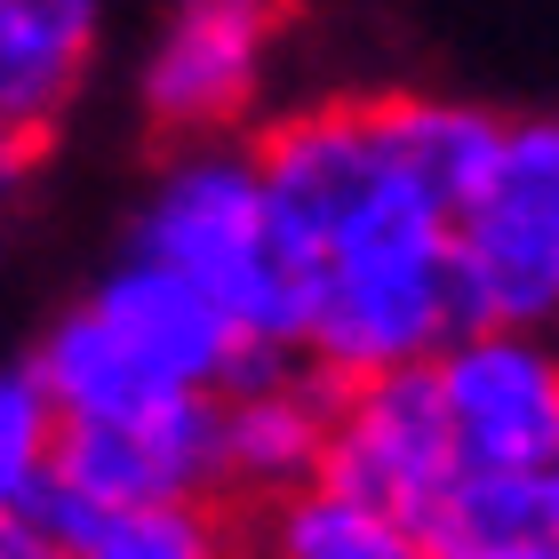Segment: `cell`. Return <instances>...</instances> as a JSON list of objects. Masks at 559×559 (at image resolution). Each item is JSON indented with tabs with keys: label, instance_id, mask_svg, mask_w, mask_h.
Listing matches in <instances>:
<instances>
[{
	"label": "cell",
	"instance_id": "3957f363",
	"mask_svg": "<svg viewBox=\"0 0 559 559\" xmlns=\"http://www.w3.org/2000/svg\"><path fill=\"white\" fill-rule=\"evenodd\" d=\"M455 272H464L472 328L559 320V112L503 120L488 176L455 209Z\"/></svg>",
	"mask_w": 559,
	"mask_h": 559
},
{
	"label": "cell",
	"instance_id": "9c48e42d",
	"mask_svg": "<svg viewBox=\"0 0 559 559\" xmlns=\"http://www.w3.org/2000/svg\"><path fill=\"white\" fill-rule=\"evenodd\" d=\"M336 400L344 384L312 360L224 392V496L272 503L288 488H312L328 472V440H336Z\"/></svg>",
	"mask_w": 559,
	"mask_h": 559
},
{
	"label": "cell",
	"instance_id": "5b68a950",
	"mask_svg": "<svg viewBox=\"0 0 559 559\" xmlns=\"http://www.w3.org/2000/svg\"><path fill=\"white\" fill-rule=\"evenodd\" d=\"M288 24V0H176L144 57V120L168 144L240 136L264 96V57Z\"/></svg>",
	"mask_w": 559,
	"mask_h": 559
},
{
	"label": "cell",
	"instance_id": "277c9868",
	"mask_svg": "<svg viewBox=\"0 0 559 559\" xmlns=\"http://www.w3.org/2000/svg\"><path fill=\"white\" fill-rule=\"evenodd\" d=\"M464 472L472 464H464V440H455V416H448V392H440V368L431 360L384 368L368 384H344L320 479H336V488L384 503V512L416 520V527H440Z\"/></svg>",
	"mask_w": 559,
	"mask_h": 559
},
{
	"label": "cell",
	"instance_id": "7a4b0ae2",
	"mask_svg": "<svg viewBox=\"0 0 559 559\" xmlns=\"http://www.w3.org/2000/svg\"><path fill=\"white\" fill-rule=\"evenodd\" d=\"M272 192V224L288 240L296 272H312L344 248H360L376 233H400L416 216H455L440 192L416 185V168L400 160L384 88L376 96H320V105L280 112L272 129L248 136Z\"/></svg>",
	"mask_w": 559,
	"mask_h": 559
},
{
	"label": "cell",
	"instance_id": "2e32d148",
	"mask_svg": "<svg viewBox=\"0 0 559 559\" xmlns=\"http://www.w3.org/2000/svg\"><path fill=\"white\" fill-rule=\"evenodd\" d=\"M431 559H559L551 544H431Z\"/></svg>",
	"mask_w": 559,
	"mask_h": 559
},
{
	"label": "cell",
	"instance_id": "5bb4252c",
	"mask_svg": "<svg viewBox=\"0 0 559 559\" xmlns=\"http://www.w3.org/2000/svg\"><path fill=\"white\" fill-rule=\"evenodd\" d=\"M81 559H257L248 551V503L233 496H168L105 512Z\"/></svg>",
	"mask_w": 559,
	"mask_h": 559
},
{
	"label": "cell",
	"instance_id": "6da1fadb",
	"mask_svg": "<svg viewBox=\"0 0 559 559\" xmlns=\"http://www.w3.org/2000/svg\"><path fill=\"white\" fill-rule=\"evenodd\" d=\"M136 257H160L185 280H200L224 312H233L257 344L296 352L304 336V272L272 224V192L257 168V144L240 136H192L176 144L160 176H152L136 233Z\"/></svg>",
	"mask_w": 559,
	"mask_h": 559
},
{
	"label": "cell",
	"instance_id": "8fae6325",
	"mask_svg": "<svg viewBox=\"0 0 559 559\" xmlns=\"http://www.w3.org/2000/svg\"><path fill=\"white\" fill-rule=\"evenodd\" d=\"M33 368L48 376V392H57L64 424H120V416H152V408H168L176 392H192V384H176V376L152 368L144 352L120 336L105 312H96V304H72L64 320H48V328H40Z\"/></svg>",
	"mask_w": 559,
	"mask_h": 559
},
{
	"label": "cell",
	"instance_id": "ba28073f",
	"mask_svg": "<svg viewBox=\"0 0 559 559\" xmlns=\"http://www.w3.org/2000/svg\"><path fill=\"white\" fill-rule=\"evenodd\" d=\"M88 304H96V312H105L160 376H176V384H192V392H233L240 376L264 360V352H280V344H257V336H248V328L224 312L200 280H185V272L160 264V257H136V248H129V264H112V272L88 288Z\"/></svg>",
	"mask_w": 559,
	"mask_h": 559
},
{
	"label": "cell",
	"instance_id": "30bf717a",
	"mask_svg": "<svg viewBox=\"0 0 559 559\" xmlns=\"http://www.w3.org/2000/svg\"><path fill=\"white\" fill-rule=\"evenodd\" d=\"M96 57V0H0V129H9V160L64 129L72 96L88 81Z\"/></svg>",
	"mask_w": 559,
	"mask_h": 559
},
{
	"label": "cell",
	"instance_id": "8992f818",
	"mask_svg": "<svg viewBox=\"0 0 559 559\" xmlns=\"http://www.w3.org/2000/svg\"><path fill=\"white\" fill-rule=\"evenodd\" d=\"M431 368H440L464 464H479V472L559 464V336L551 328L479 320Z\"/></svg>",
	"mask_w": 559,
	"mask_h": 559
},
{
	"label": "cell",
	"instance_id": "9a60e30c",
	"mask_svg": "<svg viewBox=\"0 0 559 559\" xmlns=\"http://www.w3.org/2000/svg\"><path fill=\"white\" fill-rule=\"evenodd\" d=\"M57 448H64V408L48 392V376L33 360H16L0 376V496L24 488L33 472H48Z\"/></svg>",
	"mask_w": 559,
	"mask_h": 559
},
{
	"label": "cell",
	"instance_id": "4fadbf2b",
	"mask_svg": "<svg viewBox=\"0 0 559 559\" xmlns=\"http://www.w3.org/2000/svg\"><path fill=\"white\" fill-rule=\"evenodd\" d=\"M384 120L400 160L416 168L424 192H440L448 209H464L472 185L488 176L496 144H503V112L464 105V96H424V88H384Z\"/></svg>",
	"mask_w": 559,
	"mask_h": 559
},
{
	"label": "cell",
	"instance_id": "e0dca14e",
	"mask_svg": "<svg viewBox=\"0 0 559 559\" xmlns=\"http://www.w3.org/2000/svg\"><path fill=\"white\" fill-rule=\"evenodd\" d=\"M551 336H559V320H551Z\"/></svg>",
	"mask_w": 559,
	"mask_h": 559
},
{
	"label": "cell",
	"instance_id": "52a82bcc",
	"mask_svg": "<svg viewBox=\"0 0 559 559\" xmlns=\"http://www.w3.org/2000/svg\"><path fill=\"white\" fill-rule=\"evenodd\" d=\"M57 472L96 512L224 496V392H176L168 408L120 416V424H64Z\"/></svg>",
	"mask_w": 559,
	"mask_h": 559
},
{
	"label": "cell",
	"instance_id": "7c38bea8",
	"mask_svg": "<svg viewBox=\"0 0 559 559\" xmlns=\"http://www.w3.org/2000/svg\"><path fill=\"white\" fill-rule=\"evenodd\" d=\"M248 551L257 559H431V527L384 512V503L312 479L272 503H248Z\"/></svg>",
	"mask_w": 559,
	"mask_h": 559
}]
</instances>
